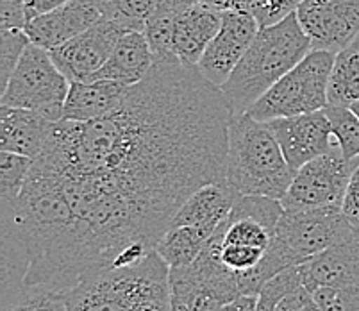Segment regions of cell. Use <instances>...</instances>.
I'll return each instance as SVG.
<instances>
[{"mask_svg":"<svg viewBox=\"0 0 359 311\" xmlns=\"http://www.w3.org/2000/svg\"><path fill=\"white\" fill-rule=\"evenodd\" d=\"M231 117L197 67L154 63L102 119L52 124L38 158L106 179L163 237L191 193L225 181Z\"/></svg>","mask_w":359,"mask_h":311,"instance_id":"6da1fadb","label":"cell"},{"mask_svg":"<svg viewBox=\"0 0 359 311\" xmlns=\"http://www.w3.org/2000/svg\"><path fill=\"white\" fill-rule=\"evenodd\" d=\"M313 51L297 11L272 25L259 27L222 93L233 113H247L277 81Z\"/></svg>","mask_w":359,"mask_h":311,"instance_id":"7a4b0ae2","label":"cell"},{"mask_svg":"<svg viewBox=\"0 0 359 311\" xmlns=\"http://www.w3.org/2000/svg\"><path fill=\"white\" fill-rule=\"evenodd\" d=\"M68 311H170V267L156 249L130 265H113L67 291Z\"/></svg>","mask_w":359,"mask_h":311,"instance_id":"3957f363","label":"cell"},{"mask_svg":"<svg viewBox=\"0 0 359 311\" xmlns=\"http://www.w3.org/2000/svg\"><path fill=\"white\" fill-rule=\"evenodd\" d=\"M295 173L269 124L259 122L249 113H233L227 131L225 183L238 195L280 201Z\"/></svg>","mask_w":359,"mask_h":311,"instance_id":"277c9868","label":"cell"},{"mask_svg":"<svg viewBox=\"0 0 359 311\" xmlns=\"http://www.w3.org/2000/svg\"><path fill=\"white\" fill-rule=\"evenodd\" d=\"M334 60V52L313 48L247 113L259 122H270L325 110L329 106L327 88Z\"/></svg>","mask_w":359,"mask_h":311,"instance_id":"5b68a950","label":"cell"},{"mask_svg":"<svg viewBox=\"0 0 359 311\" xmlns=\"http://www.w3.org/2000/svg\"><path fill=\"white\" fill-rule=\"evenodd\" d=\"M70 79L57 68L50 51L29 44L2 91V104L40 113L50 122L63 120Z\"/></svg>","mask_w":359,"mask_h":311,"instance_id":"8992f818","label":"cell"},{"mask_svg":"<svg viewBox=\"0 0 359 311\" xmlns=\"http://www.w3.org/2000/svg\"><path fill=\"white\" fill-rule=\"evenodd\" d=\"M240 296L238 276L224 267L211 240L194 263L170 268V311H220Z\"/></svg>","mask_w":359,"mask_h":311,"instance_id":"52a82bcc","label":"cell"},{"mask_svg":"<svg viewBox=\"0 0 359 311\" xmlns=\"http://www.w3.org/2000/svg\"><path fill=\"white\" fill-rule=\"evenodd\" d=\"M358 159H347L336 145L331 152L322 154L297 170L292 185L280 204L285 209L341 208L345 192Z\"/></svg>","mask_w":359,"mask_h":311,"instance_id":"ba28073f","label":"cell"},{"mask_svg":"<svg viewBox=\"0 0 359 311\" xmlns=\"http://www.w3.org/2000/svg\"><path fill=\"white\" fill-rule=\"evenodd\" d=\"M354 231L341 208L285 209L277 222L276 238L292 252L297 263H304Z\"/></svg>","mask_w":359,"mask_h":311,"instance_id":"9c48e42d","label":"cell"},{"mask_svg":"<svg viewBox=\"0 0 359 311\" xmlns=\"http://www.w3.org/2000/svg\"><path fill=\"white\" fill-rule=\"evenodd\" d=\"M297 18L313 48L338 54L359 32V0H302Z\"/></svg>","mask_w":359,"mask_h":311,"instance_id":"30bf717a","label":"cell"},{"mask_svg":"<svg viewBox=\"0 0 359 311\" xmlns=\"http://www.w3.org/2000/svg\"><path fill=\"white\" fill-rule=\"evenodd\" d=\"M259 31L256 16L247 11H224L222 27L202 54L197 68L210 83L222 86L241 61Z\"/></svg>","mask_w":359,"mask_h":311,"instance_id":"8fae6325","label":"cell"},{"mask_svg":"<svg viewBox=\"0 0 359 311\" xmlns=\"http://www.w3.org/2000/svg\"><path fill=\"white\" fill-rule=\"evenodd\" d=\"M266 124L276 134L286 161L295 170L322 154L331 152L338 145L325 110L276 119Z\"/></svg>","mask_w":359,"mask_h":311,"instance_id":"7c38bea8","label":"cell"},{"mask_svg":"<svg viewBox=\"0 0 359 311\" xmlns=\"http://www.w3.org/2000/svg\"><path fill=\"white\" fill-rule=\"evenodd\" d=\"M123 29L109 20H102L83 34L50 51L52 60L70 83L90 81L109 60Z\"/></svg>","mask_w":359,"mask_h":311,"instance_id":"4fadbf2b","label":"cell"},{"mask_svg":"<svg viewBox=\"0 0 359 311\" xmlns=\"http://www.w3.org/2000/svg\"><path fill=\"white\" fill-rule=\"evenodd\" d=\"M102 20V13L93 0H72L63 8L29 20L25 32L31 44L54 51Z\"/></svg>","mask_w":359,"mask_h":311,"instance_id":"5bb4252c","label":"cell"},{"mask_svg":"<svg viewBox=\"0 0 359 311\" xmlns=\"http://www.w3.org/2000/svg\"><path fill=\"white\" fill-rule=\"evenodd\" d=\"M300 274L311 293L320 286H359V232L354 231L327 251L300 263Z\"/></svg>","mask_w":359,"mask_h":311,"instance_id":"9a60e30c","label":"cell"},{"mask_svg":"<svg viewBox=\"0 0 359 311\" xmlns=\"http://www.w3.org/2000/svg\"><path fill=\"white\" fill-rule=\"evenodd\" d=\"M222 27V11L194 2L175 16L172 29V52L177 63L197 67L202 54Z\"/></svg>","mask_w":359,"mask_h":311,"instance_id":"2e32d148","label":"cell"},{"mask_svg":"<svg viewBox=\"0 0 359 311\" xmlns=\"http://www.w3.org/2000/svg\"><path fill=\"white\" fill-rule=\"evenodd\" d=\"M236 199L238 193L225 181L205 185L186 199L170 224L190 225L205 240H210L229 217Z\"/></svg>","mask_w":359,"mask_h":311,"instance_id":"e0dca14e","label":"cell"},{"mask_svg":"<svg viewBox=\"0 0 359 311\" xmlns=\"http://www.w3.org/2000/svg\"><path fill=\"white\" fill-rule=\"evenodd\" d=\"M130 86L111 79L74 81L70 83L63 119L72 122H91L115 111L126 99Z\"/></svg>","mask_w":359,"mask_h":311,"instance_id":"ac0fdd59","label":"cell"},{"mask_svg":"<svg viewBox=\"0 0 359 311\" xmlns=\"http://www.w3.org/2000/svg\"><path fill=\"white\" fill-rule=\"evenodd\" d=\"M50 120L24 107L0 106V150L38 158L52 127Z\"/></svg>","mask_w":359,"mask_h":311,"instance_id":"d6986e66","label":"cell"},{"mask_svg":"<svg viewBox=\"0 0 359 311\" xmlns=\"http://www.w3.org/2000/svg\"><path fill=\"white\" fill-rule=\"evenodd\" d=\"M154 63V52L150 48L145 32L126 31L116 41L109 60L93 79H111L126 86H135L145 79Z\"/></svg>","mask_w":359,"mask_h":311,"instance_id":"ffe728a7","label":"cell"},{"mask_svg":"<svg viewBox=\"0 0 359 311\" xmlns=\"http://www.w3.org/2000/svg\"><path fill=\"white\" fill-rule=\"evenodd\" d=\"M205 238L190 225L170 224L156 245V252L170 268L194 263L205 245Z\"/></svg>","mask_w":359,"mask_h":311,"instance_id":"44dd1931","label":"cell"},{"mask_svg":"<svg viewBox=\"0 0 359 311\" xmlns=\"http://www.w3.org/2000/svg\"><path fill=\"white\" fill-rule=\"evenodd\" d=\"M327 95L329 106L351 107L359 100V51L347 47L336 54Z\"/></svg>","mask_w":359,"mask_h":311,"instance_id":"7402d4cb","label":"cell"},{"mask_svg":"<svg viewBox=\"0 0 359 311\" xmlns=\"http://www.w3.org/2000/svg\"><path fill=\"white\" fill-rule=\"evenodd\" d=\"M102 13L104 20H109L123 31H145V24L152 15L156 0H93Z\"/></svg>","mask_w":359,"mask_h":311,"instance_id":"603a6c76","label":"cell"},{"mask_svg":"<svg viewBox=\"0 0 359 311\" xmlns=\"http://www.w3.org/2000/svg\"><path fill=\"white\" fill-rule=\"evenodd\" d=\"M2 311H68L67 291L48 286H24L0 300Z\"/></svg>","mask_w":359,"mask_h":311,"instance_id":"cb8c5ba5","label":"cell"},{"mask_svg":"<svg viewBox=\"0 0 359 311\" xmlns=\"http://www.w3.org/2000/svg\"><path fill=\"white\" fill-rule=\"evenodd\" d=\"M34 159L0 150V202H15L24 190Z\"/></svg>","mask_w":359,"mask_h":311,"instance_id":"d4e9b609","label":"cell"},{"mask_svg":"<svg viewBox=\"0 0 359 311\" xmlns=\"http://www.w3.org/2000/svg\"><path fill=\"white\" fill-rule=\"evenodd\" d=\"M329 120L332 124V134L339 150L347 159L359 158V119L348 107L327 106Z\"/></svg>","mask_w":359,"mask_h":311,"instance_id":"484cf974","label":"cell"},{"mask_svg":"<svg viewBox=\"0 0 359 311\" xmlns=\"http://www.w3.org/2000/svg\"><path fill=\"white\" fill-rule=\"evenodd\" d=\"M304 286L300 265L286 268L269 279L257 293V311H276L277 304L297 288Z\"/></svg>","mask_w":359,"mask_h":311,"instance_id":"4316f807","label":"cell"},{"mask_svg":"<svg viewBox=\"0 0 359 311\" xmlns=\"http://www.w3.org/2000/svg\"><path fill=\"white\" fill-rule=\"evenodd\" d=\"M31 44L25 29H0V83L2 91L8 86L22 54Z\"/></svg>","mask_w":359,"mask_h":311,"instance_id":"83f0119b","label":"cell"},{"mask_svg":"<svg viewBox=\"0 0 359 311\" xmlns=\"http://www.w3.org/2000/svg\"><path fill=\"white\" fill-rule=\"evenodd\" d=\"M311 296L322 311H359V286H320Z\"/></svg>","mask_w":359,"mask_h":311,"instance_id":"f1b7e54d","label":"cell"},{"mask_svg":"<svg viewBox=\"0 0 359 311\" xmlns=\"http://www.w3.org/2000/svg\"><path fill=\"white\" fill-rule=\"evenodd\" d=\"M302 0H256L252 15L259 22V27L272 25L297 11Z\"/></svg>","mask_w":359,"mask_h":311,"instance_id":"f546056e","label":"cell"},{"mask_svg":"<svg viewBox=\"0 0 359 311\" xmlns=\"http://www.w3.org/2000/svg\"><path fill=\"white\" fill-rule=\"evenodd\" d=\"M25 0H0V29H25Z\"/></svg>","mask_w":359,"mask_h":311,"instance_id":"4dcf8cb0","label":"cell"},{"mask_svg":"<svg viewBox=\"0 0 359 311\" xmlns=\"http://www.w3.org/2000/svg\"><path fill=\"white\" fill-rule=\"evenodd\" d=\"M341 211L348 224L359 232V161L352 172L351 181H348L347 192H345L344 202H341Z\"/></svg>","mask_w":359,"mask_h":311,"instance_id":"1f68e13d","label":"cell"},{"mask_svg":"<svg viewBox=\"0 0 359 311\" xmlns=\"http://www.w3.org/2000/svg\"><path fill=\"white\" fill-rule=\"evenodd\" d=\"M311 299V291L306 286H300L280 300V303L277 304L276 311H300Z\"/></svg>","mask_w":359,"mask_h":311,"instance_id":"d6a6232c","label":"cell"},{"mask_svg":"<svg viewBox=\"0 0 359 311\" xmlns=\"http://www.w3.org/2000/svg\"><path fill=\"white\" fill-rule=\"evenodd\" d=\"M72 0H25V13H27V22L41 16L45 13H50L54 9H60L67 6Z\"/></svg>","mask_w":359,"mask_h":311,"instance_id":"836d02e7","label":"cell"},{"mask_svg":"<svg viewBox=\"0 0 359 311\" xmlns=\"http://www.w3.org/2000/svg\"><path fill=\"white\" fill-rule=\"evenodd\" d=\"M204 4L218 9V11H247L252 15V8L256 0H201Z\"/></svg>","mask_w":359,"mask_h":311,"instance_id":"e575fe53","label":"cell"},{"mask_svg":"<svg viewBox=\"0 0 359 311\" xmlns=\"http://www.w3.org/2000/svg\"><path fill=\"white\" fill-rule=\"evenodd\" d=\"M220 311H257V296H240L224 304Z\"/></svg>","mask_w":359,"mask_h":311,"instance_id":"d590c367","label":"cell"},{"mask_svg":"<svg viewBox=\"0 0 359 311\" xmlns=\"http://www.w3.org/2000/svg\"><path fill=\"white\" fill-rule=\"evenodd\" d=\"M300 311H322V310H320V307L316 306V303H315V300L311 299V300H309V303L306 304V306L302 307V310H300Z\"/></svg>","mask_w":359,"mask_h":311,"instance_id":"8d00e7d4","label":"cell"},{"mask_svg":"<svg viewBox=\"0 0 359 311\" xmlns=\"http://www.w3.org/2000/svg\"><path fill=\"white\" fill-rule=\"evenodd\" d=\"M348 110H351V111H352V113H354V114H355V117H358V119H359V100H355V102H354V104H352V106H351V107H348Z\"/></svg>","mask_w":359,"mask_h":311,"instance_id":"74e56055","label":"cell"},{"mask_svg":"<svg viewBox=\"0 0 359 311\" xmlns=\"http://www.w3.org/2000/svg\"><path fill=\"white\" fill-rule=\"evenodd\" d=\"M348 47H352V48H354V51H359V32H358V36H355V38H354V41H352V44L348 45Z\"/></svg>","mask_w":359,"mask_h":311,"instance_id":"f35d334b","label":"cell"}]
</instances>
